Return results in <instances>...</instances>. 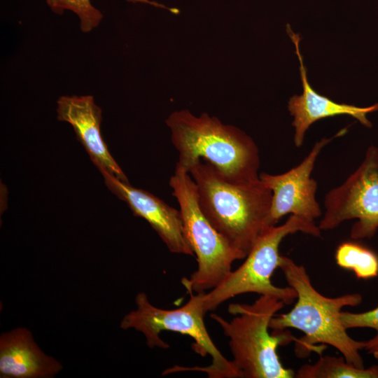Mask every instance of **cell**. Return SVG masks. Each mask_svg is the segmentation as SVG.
Wrapping results in <instances>:
<instances>
[{
    "label": "cell",
    "mask_w": 378,
    "mask_h": 378,
    "mask_svg": "<svg viewBox=\"0 0 378 378\" xmlns=\"http://www.w3.org/2000/svg\"><path fill=\"white\" fill-rule=\"evenodd\" d=\"M279 268L288 286L296 291L297 301L290 312L274 316L270 328L274 331L287 328L302 331L304 337L296 339L300 356H307L317 344H326L337 349L349 363L363 368L360 351L364 348V342L351 337L341 320L342 309L360 304L362 296L358 293L335 298L322 295L312 284L304 267L286 256L282 255Z\"/></svg>",
    "instance_id": "cell-1"
},
{
    "label": "cell",
    "mask_w": 378,
    "mask_h": 378,
    "mask_svg": "<svg viewBox=\"0 0 378 378\" xmlns=\"http://www.w3.org/2000/svg\"><path fill=\"white\" fill-rule=\"evenodd\" d=\"M188 172L195 183L203 213L216 230L246 256L265 229L271 190L260 178L248 183L232 181L202 159L190 164Z\"/></svg>",
    "instance_id": "cell-2"
},
{
    "label": "cell",
    "mask_w": 378,
    "mask_h": 378,
    "mask_svg": "<svg viewBox=\"0 0 378 378\" xmlns=\"http://www.w3.org/2000/svg\"><path fill=\"white\" fill-rule=\"evenodd\" d=\"M171 140L178 153L176 162L188 171L202 159L229 180L248 183L259 179V150L255 141L240 129L223 124L216 117L176 111L166 120Z\"/></svg>",
    "instance_id": "cell-3"
},
{
    "label": "cell",
    "mask_w": 378,
    "mask_h": 378,
    "mask_svg": "<svg viewBox=\"0 0 378 378\" xmlns=\"http://www.w3.org/2000/svg\"><path fill=\"white\" fill-rule=\"evenodd\" d=\"M284 305L276 298L261 295L251 304H230L228 312L235 316L230 321L211 314L229 338L232 361L241 377H295L294 370L281 362L277 347L296 339L288 331L269 332L271 319Z\"/></svg>",
    "instance_id": "cell-4"
},
{
    "label": "cell",
    "mask_w": 378,
    "mask_h": 378,
    "mask_svg": "<svg viewBox=\"0 0 378 378\" xmlns=\"http://www.w3.org/2000/svg\"><path fill=\"white\" fill-rule=\"evenodd\" d=\"M203 293V292H202ZM202 293H190L187 302L175 309H164L153 305L144 292L135 298L136 309L125 314L120 322L122 330L133 328L146 337L149 348L167 349L169 344L160 337L163 331H172L190 336L195 341V351L212 358L206 367L185 368L175 365L170 372L197 370L211 378H238L241 375L232 360H228L213 342L206 328L204 318L206 314L202 307Z\"/></svg>",
    "instance_id": "cell-5"
},
{
    "label": "cell",
    "mask_w": 378,
    "mask_h": 378,
    "mask_svg": "<svg viewBox=\"0 0 378 378\" xmlns=\"http://www.w3.org/2000/svg\"><path fill=\"white\" fill-rule=\"evenodd\" d=\"M298 232L314 237H320L321 233L315 222L293 214L284 223L263 230L244 262L237 269L232 270L217 286L202 293V307L205 312L214 311L226 300L247 293L270 295L285 304L292 303L297 298L296 291L289 286H276L271 278L281 260V242L286 236Z\"/></svg>",
    "instance_id": "cell-6"
},
{
    "label": "cell",
    "mask_w": 378,
    "mask_h": 378,
    "mask_svg": "<svg viewBox=\"0 0 378 378\" xmlns=\"http://www.w3.org/2000/svg\"><path fill=\"white\" fill-rule=\"evenodd\" d=\"M169 185L179 205L184 231L196 256L197 270L182 284L190 293L207 292L232 272V265L246 255L232 246L201 209L195 183L187 170L176 165Z\"/></svg>",
    "instance_id": "cell-7"
},
{
    "label": "cell",
    "mask_w": 378,
    "mask_h": 378,
    "mask_svg": "<svg viewBox=\"0 0 378 378\" xmlns=\"http://www.w3.org/2000/svg\"><path fill=\"white\" fill-rule=\"evenodd\" d=\"M326 211L321 230L337 227L344 221L358 219L351 227L353 239L372 237L378 229V148L371 146L358 169L324 200Z\"/></svg>",
    "instance_id": "cell-8"
},
{
    "label": "cell",
    "mask_w": 378,
    "mask_h": 378,
    "mask_svg": "<svg viewBox=\"0 0 378 378\" xmlns=\"http://www.w3.org/2000/svg\"><path fill=\"white\" fill-rule=\"evenodd\" d=\"M342 133L343 131H340L332 138H323L317 141L304 159L286 172L280 174L262 172L259 174L261 181L272 191V202L265 229L276 225L278 221L288 214L313 222L322 215L316 199L317 183L311 178V174L324 146Z\"/></svg>",
    "instance_id": "cell-9"
},
{
    "label": "cell",
    "mask_w": 378,
    "mask_h": 378,
    "mask_svg": "<svg viewBox=\"0 0 378 378\" xmlns=\"http://www.w3.org/2000/svg\"><path fill=\"white\" fill-rule=\"evenodd\" d=\"M99 170L108 189L126 202L134 216L149 223L170 252L195 255L186 236L179 210L150 192L122 181L104 169Z\"/></svg>",
    "instance_id": "cell-10"
},
{
    "label": "cell",
    "mask_w": 378,
    "mask_h": 378,
    "mask_svg": "<svg viewBox=\"0 0 378 378\" xmlns=\"http://www.w3.org/2000/svg\"><path fill=\"white\" fill-rule=\"evenodd\" d=\"M286 31L295 45V54L300 62V72L303 91L301 95H293L290 98L288 111L293 117L292 125L295 128L294 143L300 147L304 134L309 127L316 121L328 117L348 115L358 120L363 125L371 127L372 124L367 118V114L378 111V103L367 107H359L346 104H339L330 98L319 94L310 85L307 74V69L303 62V57L300 50L301 38L292 30L287 24Z\"/></svg>",
    "instance_id": "cell-11"
},
{
    "label": "cell",
    "mask_w": 378,
    "mask_h": 378,
    "mask_svg": "<svg viewBox=\"0 0 378 378\" xmlns=\"http://www.w3.org/2000/svg\"><path fill=\"white\" fill-rule=\"evenodd\" d=\"M57 119L72 125L92 162L123 182L126 175L109 153L100 131L102 109L92 96H64L57 100Z\"/></svg>",
    "instance_id": "cell-12"
},
{
    "label": "cell",
    "mask_w": 378,
    "mask_h": 378,
    "mask_svg": "<svg viewBox=\"0 0 378 378\" xmlns=\"http://www.w3.org/2000/svg\"><path fill=\"white\" fill-rule=\"evenodd\" d=\"M62 369L40 349L28 329L18 328L1 335V378H51Z\"/></svg>",
    "instance_id": "cell-13"
},
{
    "label": "cell",
    "mask_w": 378,
    "mask_h": 378,
    "mask_svg": "<svg viewBox=\"0 0 378 378\" xmlns=\"http://www.w3.org/2000/svg\"><path fill=\"white\" fill-rule=\"evenodd\" d=\"M297 378H378V365L361 368L344 357L324 356L315 363L304 364L295 372Z\"/></svg>",
    "instance_id": "cell-14"
},
{
    "label": "cell",
    "mask_w": 378,
    "mask_h": 378,
    "mask_svg": "<svg viewBox=\"0 0 378 378\" xmlns=\"http://www.w3.org/2000/svg\"><path fill=\"white\" fill-rule=\"evenodd\" d=\"M337 265L353 271L358 279H368L378 275V256L368 248L354 241L340 244L335 251Z\"/></svg>",
    "instance_id": "cell-15"
},
{
    "label": "cell",
    "mask_w": 378,
    "mask_h": 378,
    "mask_svg": "<svg viewBox=\"0 0 378 378\" xmlns=\"http://www.w3.org/2000/svg\"><path fill=\"white\" fill-rule=\"evenodd\" d=\"M127 1L168 9L164 6L150 0ZM46 3L55 13L62 14L65 10L75 13L80 19V27L83 32H89L97 27L103 18L102 13L92 6L90 0H46Z\"/></svg>",
    "instance_id": "cell-16"
},
{
    "label": "cell",
    "mask_w": 378,
    "mask_h": 378,
    "mask_svg": "<svg viewBox=\"0 0 378 378\" xmlns=\"http://www.w3.org/2000/svg\"><path fill=\"white\" fill-rule=\"evenodd\" d=\"M341 320L346 329L355 328H370L376 330V335L364 342V349L368 354L378 359V307L362 312H341Z\"/></svg>",
    "instance_id": "cell-17"
}]
</instances>
